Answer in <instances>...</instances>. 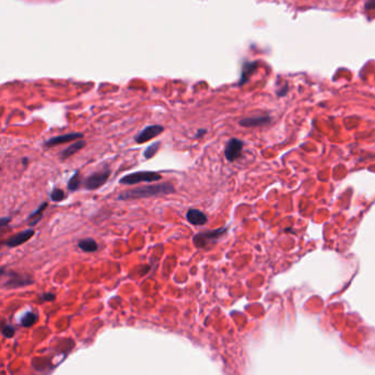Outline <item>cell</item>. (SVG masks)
I'll return each instance as SVG.
<instances>
[{
    "label": "cell",
    "mask_w": 375,
    "mask_h": 375,
    "mask_svg": "<svg viewBox=\"0 0 375 375\" xmlns=\"http://www.w3.org/2000/svg\"><path fill=\"white\" fill-rule=\"evenodd\" d=\"M175 193V187L172 183H158L153 185H144L132 189L124 190L118 196L119 200H131V199H142L149 197H155L161 195H170Z\"/></svg>",
    "instance_id": "obj_1"
},
{
    "label": "cell",
    "mask_w": 375,
    "mask_h": 375,
    "mask_svg": "<svg viewBox=\"0 0 375 375\" xmlns=\"http://www.w3.org/2000/svg\"><path fill=\"white\" fill-rule=\"evenodd\" d=\"M2 276L7 277L3 283L5 288H20L27 287L29 285H32L34 283L33 278L29 274L25 273H19L12 270H6L5 268L2 269Z\"/></svg>",
    "instance_id": "obj_2"
},
{
    "label": "cell",
    "mask_w": 375,
    "mask_h": 375,
    "mask_svg": "<svg viewBox=\"0 0 375 375\" xmlns=\"http://www.w3.org/2000/svg\"><path fill=\"white\" fill-rule=\"evenodd\" d=\"M228 231V227L214 229V230H205L195 234L193 238V243L197 249H205L212 243H216L217 241L224 237Z\"/></svg>",
    "instance_id": "obj_3"
},
{
    "label": "cell",
    "mask_w": 375,
    "mask_h": 375,
    "mask_svg": "<svg viewBox=\"0 0 375 375\" xmlns=\"http://www.w3.org/2000/svg\"><path fill=\"white\" fill-rule=\"evenodd\" d=\"M162 180V175L154 171H139L130 173L120 179L119 183L122 185H136L141 182H158Z\"/></svg>",
    "instance_id": "obj_4"
},
{
    "label": "cell",
    "mask_w": 375,
    "mask_h": 375,
    "mask_svg": "<svg viewBox=\"0 0 375 375\" xmlns=\"http://www.w3.org/2000/svg\"><path fill=\"white\" fill-rule=\"evenodd\" d=\"M111 175V170L105 168L101 171L95 172L92 175L87 176L86 179L82 181V187L86 190H95L100 188L103 185H105L106 182L109 180Z\"/></svg>",
    "instance_id": "obj_5"
},
{
    "label": "cell",
    "mask_w": 375,
    "mask_h": 375,
    "mask_svg": "<svg viewBox=\"0 0 375 375\" xmlns=\"http://www.w3.org/2000/svg\"><path fill=\"white\" fill-rule=\"evenodd\" d=\"M243 150V142L239 139H230L226 145L225 155L229 162H234L242 154Z\"/></svg>",
    "instance_id": "obj_6"
},
{
    "label": "cell",
    "mask_w": 375,
    "mask_h": 375,
    "mask_svg": "<svg viewBox=\"0 0 375 375\" xmlns=\"http://www.w3.org/2000/svg\"><path fill=\"white\" fill-rule=\"evenodd\" d=\"M34 233H35V231H34V229H32V228L25 229V230L18 232L17 234H14V236H11L9 239L5 241L4 244H6L9 247L19 246V245H21V244L27 242V241H29L31 238L34 236Z\"/></svg>",
    "instance_id": "obj_7"
},
{
    "label": "cell",
    "mask_w": 375,
    "mask_h": 375,
    "mask_svg": "<svg viewBox=\"0 0 375 375\" xmlns=\"http://www.w3.org/2000/svg\"><path fill=\"white\" fill-rule=\"evenodd\" d=\"M163 130H164V128L162 126H158V124L149 126V127H147V128H144L141 132L138 133V135L135 138V141L139 144L148 142V141H150V140L157 137L158 135H161Z\"/></svg>",
    "instance_id": "obj_8"
},
{
    "label": "cell",
    "mask_w": 375,
    "mask_h": 375,
    "mask_svg": "<svg viewBox=\"0 0 375 375\" xmlns=\"http://www.w3.org/2000/svg\"><path fill=\"white\" fill-rule=\"evenodd\" d=\"M82 137H84V136H82V133H79V132L66 133V135L53 137V138L47 140V141L44 142V145H46L47 148H53V147H56V145L64 144V143H67V142H72V141H75V140H79Z\"/></svg>",
    "instance_id": "obj_9"
},
{
    "label": "cell",
    "mask_w": 375,
    "mask_h": 375,
    "mask_svg": "<svg viewBox=\"0 0 375 375\" xmlns=\"http://www.w3.org/2000/svg\"><path fill=\"white\" fill-rule=\"evenodd\" d=\"M186 218L189 224H192L194 226H205L208 222L206 214L195 208L189 209L186 214Z\"/></svg>",
    "instance_id": "obj_10"
},
{
    "label": "cell",
    "mask_w": 375,
    "mask_h": 375,
    "mask_svg": "<svg viewBox=\"0 0 375 375\" xmlns=\"http://www.w3.org/2000/svg\"><path fill=\"white\" fill-rule=\"evenodd\" d=\"M271 121L270 117L268 116H258V117H251V118H245L240 120V126L245 127V128H253V127H260V126H265Z\"/></svg>",
    "instance_id": "obj_11"
},
{
    "label": "cell",
    "mask_w": 375,
    "mask_h": 375,
    "mask_svg": "<svg viewBox=\"0 0 375 375\" xmlns=\"http://www.w3.org/2000/svg\"><path fill=\"white\" fill-rule=\"evenodd\" d=\"M85 145H86V142H85V140H82V139H79L78 141L72 143L69 147H67L65 150H63L61 152V156H60L61 160H66V158L71 157L75 153H77L78 151H80L82 148L85 147Z\"/></svg>",
    "instance_id": "obj_12"
},
{
    "label": "cell",
    "mask_w": 375,
    "mask_h": 375,
    "mask_svg": "<svg viewBox=\"0 0 375 375\" xmlns=\"http://www.w3.org/2000/svg\"><path fill=\"white\" fill-rule=\"evenodd\" d=\"M258 68V62H245L242 67V73H241V77L239 85H243L244 82L249 80L250 76L254 73V71Z\"/></svg>",
    "instance_id": "obj_13"
},
{
    "label": "cell",
    "mask_w": 375,
    "mask_h": 375,
    "mask_svg": "<svg viewBox=\"0 0 375 375\" xmlns=\"http://www.w3.org/2000/svg\"><path fill=\"white\" fill-rule=\"evenodd\" d=\"M78 247L84 252H96L98 244L93 238H85L78 241Z\"/></svg>",
    "instance_id": "obj_14"
},
{
    "label": "cell",
    "mask_w": 375,
    "mask_h": 375,
    "mask_svg": "<svg viewBox=\"0 0 375 375\" xmlns=\"http://www.w3.org/2000/svg\"><path fill=\"white\" fill-rule=\"evenodd\" d=\"M48 206H49V202L44 201L43 204H41L39 206V208L35 209V211L30 215V217H29V226H35L37 224V222H39L42 219V217H43V212L46 211Z\"/></svg>",
    "instance_id": "obj_15"
},
{
    "label": "cell",
    "mask_w": 375,
    "mask_h": 375,
    "mask_svg": "<svg viewBox=\"0 0 375 375\" xmlns=\"http://www.w3.org/2000/svg\"><path fill=\"white\" fill-rule=\"evenodd\" d=\"M37 320H39V315H37L36 313H33V311H28V313H25L21 317L20 323L22 327L28 328V327H32L33 325H35Z\"/></svg>",
    "instance_id": "obj_16"
},
{
    "label": "cell",
    "mask_w": 375,
    "mask_h": 375,
    "mask_svg": "<svg viewBox=\"0 0 375 375\" xmlns=\"http://www.w3.org/2000/svg\"><path fill=\"white\" fill-rule=\"evenodd\" d=\"M82 181H84V180H81L80 172L76 171L74 175L71 177V179H69V181L67 183L68 190H71V192H75V190H77L82 184Z\"/></svg>",
    "instance_id": "obj_17"
},
{
    "label": "cell",
    "mask_w": 375,
    "mask_h": 375,
    "mask_svg": "<svg viewBox=\"0 0 375 375\" xmlns=\"http://www.w3.org/2000/svg\"><path fill=\"white\" fill-rule=\"evenodd\" d=\"M160 145L161 143L160 142H155V143H152L150 147H148L147 149L144 150L143 152V156L144 158H147V160H149V158H152L155 154L156 152L158 151V149H160Z\"/></svg>",
    "instance_id": "obj_18"
},
{
    "label": "cell",
    "mask_w": 375,
    "mask_h": 375,
    "mask_svg": "<svg viewBox=\"0 0 375 375\" xmlns=\"http://www.w3.org/2000/svg\"><path fill=\"white\" fill-rule=\"evenodd\" d=\"M65 196L66 195L64 193V190L60 188H54L50 194V198L53 201H61L65 198Z\"/></svg>",
    "instance_id": "obj_19"
},
{
    "label": "cell",
    "mask_w": 375,
    "mask_h": 375,
    "mask_svg": "<svg viewBox=\"0 0 375 375\" xmlns=\"http://www.w3.org/2000/svg\"><path fill=\"white\" fill-rule=\"evenodd\" d=\"M2 332L5 338H14L16 335V329L10 326V325H6V323H3L2 327Z\"/></svg>",
    "instance_id": "obj_20"
},
{
    "label": "cell",
    "mask_w": 375,
    "mask_h": 375,
    "mask_svg": "<svg viewBox=\"0 0 375 375\" xmlns=\"http://www.w3.org/2000/svg\"><path fill=\"white\" fill-rule=\"evenodd\" d=\"M43 302H52L55 300V295L53 293H44L40 296Z\"/></svg>",
    "instance_id": "obj_21"
},
{
    "label": "cell",
    "mask_w": 375,
    "mask_h": 375,
    "mask_svg": "<svg viewBox=\"0 0 375 375\" xmlns=\"http://www.w3.org/2000/svg\"><path fill=\"white\" fill-rule=\"evenodd\" d=\"M364 9L367 11L375 10V0H367L364 5Z\"/></svg>",
    "instance_id": "obj_22"
},
{
    "label": "cell",
    "mask_w": 375,
    "mask_h": 375,
    "mask_svg": "<svg viewBox=\"0 0 375 375\" xmlns=\"http://www.w3.org/2000/svg\"><path fill=\"white\" fill-rule=\"evenodd\" d=\"M10 220H11L10 217H3L2 219H0V226H2L3 228L6 227V226H7L9 224Z\"/></svg>",
    "instance_id": "obj_23"
},
{
    "label": "cell",
    "mask_w": 375,
    "mask_h": 375,
    "mask_svg": "<svg viewBox=\"0 0 375 375\" xmlns=\"http://www.w3.org/2000/svg\"><path fill=\"white\" fill-rule=\"evenodd\" d=\"M206 132H207L206 129H199L198 131H197L195 138H197V139H198V138H201L202 136H205V135H206Z\"/></svg>",
    "instance_id": "obj_24"
}]
</instances>
